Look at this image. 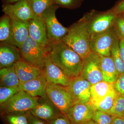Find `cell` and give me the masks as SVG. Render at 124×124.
Wrapping results in <instances>:
<instances>
[{"label": "cell", "mask_w": 124, "mask_h": 124, "mask_svg": "<svg viewBox=\"0 0 124 124\" xmlns=\"http://www.w3.org/2000/svg\"><path fill=\"white\" fill-rule=\"evenodd\" d=\"M50 46L49 55L54 64L72 79L80 75L83 59L79 54L62 41Z\"/></svg>", "instance_id": "6da1fadb"}, {"label": "cell", "mask_w": 124, "mask_h": 124, "mask_svg": "<svg viewBox=\"0 0 124 124\" xmlns=\"http://www.w3.org/2000/svg\"><path fill=\"white\" fill-rule=\"evenodd\" d=\"M68 28V32L62 41L73 49L83 59L91 51L90 35L85 24L80 19Z\"/></svg>", "instance_id": "7a4b0ae2"}, {"label": "cell", "mask_w": 124, "mask_h": 124, "mask_svg": "<svg viewBox=\"0 0 124 124\" xmlns=\"http://www.w3.org/2000/svg\"><path fill=\"white\" fill-rule=\"evenodd\" d=\"M117 15L111 9L105 11L93 10L81 19L90 36L105 31L113 27Z\"/></svg>", "instance_id": "3957f363"}, {"label": "cell", "mask_w": 124, "mask_h": 124, "mask_svg": "<svg viewBox=\"0 0 124 124\" xmlns=\"http://www.w3.org/2000/svg\"><path fill=\"white\" fill-rule=\"evenodd\" d=\"M39 99L38 97H32L20 90L0 104L1 113L4 116L14 112L31 111L38 105Z\"/></svg>", "instance_id": "277c9868"}, {"label": "cell", "mask_w": 124, "mask_h": 124, "mask_svg": "<svg viewBox=\"0 0 124 124\" xmlns=\"http://www.w3.org/2000/svg\"><path fill=\"white\" fill-rule=\"evenodd\" d=\"M19 49L22 59L43 70L45 59L48 55L50 46H41L29 36Z\"/></svg>", "instance_id": "5b68a950"}, {"label": "cell", "mask_w": 124, "mask_h": 124, "mask_svg": "<svg viewBox=\"0 0 124 124\" xmlns=\"http://www.w3.org/2000/svg\"><path fill=\"white\" fill-rule=\"evenodd\" d=\"M59 8L54 4L46 9L41 15L50 45L62 41L68 32V28L63 26L56 18L55 12Z\"/></svg>", "instance_id": "8992f818"}, {"label": "cell", "mask_w": 124, "mask_h": 124, "mask_svg": "<svg viewBox=\"0 0 124 124\" xmlns=\"http://www.w3.org/2000/svg\"><path fill=\"white\" fill-rule=\"evenodd\" d=\"M46 96L60 113L67 115L74 104L72 97L67 87L48 83Z\"/></svg>", "instance_id": "52a82bcc"}, {"label": "cell", "mask_w": 124, "mask_h": 124, "mask_svg": "<svg viewBox=\"0 0 124 124\" xmlns=\"http://www.w3.org/2000/svg\"><path fill=\"white\" fill-rule=\"evenodd\" d=\"M80 76L88 80L91 85L103 81L99 55L91 51L83 59Z\"/></svg>", "instance_id": "ba28073f"}, {"label": "cell", "mask_w": 124, "mask_h": 124, "mask_svg": "<svg viewBox=\"0 0 124 124\" xmlns=\"http://www.w3.org/2000/svg\"><path fill=\"white\" fill-rule=\"evenodd\" d=\"M116 36L113 27L105 31L90 36L91 51L99 55L110 57L111 48Z\"/></svg>", "instance_id": "9c48e42d"}, {"label": "cell", "mask_w": 124, "mask_h": 124, "mask_svg": "<svg viewBox=\"0 0 124 124\" xmlns=\"http://www.w3.org/2000/svg\"><path fill=\"white\" fill-rule=\"evenodd\" d=\"M91 86V84L81 76L72 79L67 88L72 97L74 104L89 102Z\"/></svg>", "instance_id": "30bf717a"}, {"label": "cell", "mask_w": 124, "mask_h": 124, "mask_svg": "<svg viewBox=\"0 0 124 124\" xmlns=\"http://www.w3.org/2000/svg\"><path fill=\"white\" fill-rule=\"evenodd\" d=\"M43 71L48 83L67 87L73 79L51 61L49 54L45 59Z\"/></svg>", "instance_id": "8fae6325"}, {"label": "cell", "mask_w": 124, "mask_h": 124, "mask_svg": "<svg viewBox=\"0 0 124 124\" xmlns=\"http://www.w3.org/2000/svg\"><path fill=\"white\" fill-rule=\"evenodd\" d=\"M2 11L12 20L28 22L35 17L27 0H19L13 4H2Z\"/></svg>", "instance_id": "7c38bea8"}, {"label": "cell", "mask_w": 124, "mask_h": 124, "mask_svg": "<svg viewBox=\"0 0 124 124\" xmlns=\"http://www.w3.org/2000/svg\"><path fill=\"white\" fill-rule=\"evenodd\" d=\"M28 23L29 36L41 46H49L50 45L42 16H35Z\"/></svg>", "instance_id": "4fadbf2b"}, {"label": "cell", "mask_w": 124, "mask_h": 124, "mask_svg": "<svg viewBox=\"0 0 124 124\" xmlns=\"http://www.w3.org/2000/svg\"><path fill=\"white\" fill-rule=\"evenodd\" d=\"M95 111L89 103H76L70 108L66 115L72 124H83L92 119Z\"/></svg>", "instance_id": "5bb4252c"}, {"label": "cell", "mask_w": 124, "mask_h": 124, "mask_svg": "<svg viewBox=\"0 0 124 124\" xmlns=\"http://www.w3.org/2000/svg\"><path fill=\"white\" fill-rule=\"evenodd\" d=\"M11 20V34L7 43L20 48L29 36L28 22Z\"/></svg>", "instance_id": "9a60e30c"}, {"label": "cell", "mask_w": 124, "mask_h": 124, "mask_svg": "<svg viewBox=\"0 0 124 124\" xmlns=\"http://www.w3.org/2000/svg\"><path fill=\"white\" fill-rule=\"evenodd\" d=\"M40 99L38 105L29 111L35 117L48 122L61 113L47 97Z\"/></svg>", "instance_id": "2e32d148"}, {"label": "cell", "mask_w": 124, "mask_h": 124, "mask_svg": "<svg viewBox=\"0 0 124 124\" xmlns=\"http://www.w3.org/2000/svg\"><path fill=\"white\" fill-rule=\"evenodd\" d=\"M19 49L7 42L0 43V68L11 67L22 60Z\"/></svg>", "instance_id": "e0dca14e"}, {"label": "cell", "mask_w": 124, "mask_h": 124, "mask_svg": "<svg viewBox=\"0 0 124 124\" xmlns=\"http://www.w3.org/2000/svg\"><path fill=\"white\" fill-rule=\"evenodd\" d=\"M47 84L43 74L36 79L21 83L19 86L21 90L32 97L45 98Z\"/></svg>", "instance_id": "ac0fdd59"}, {"label": "cell", "mask_w": 124, "mask_h": 124, "mask_svg": "<svg viewBox=\"0 0 124 124\" xmlns=\"http://www.w3.org/2000/svg\"><path fill=\"white\" fill-rule=\"evenodd\" d=\"M15 66L20 84L36 79L44 74L42 70L23 59L17 62Z\"/></svg>", "instance_id": "d6986e66"}, {"label": "cell", "mask_w": 124, "mask_h": 124, "mask_svg": "<svg viewBox=\"0 0 124 124\" xmlns=\"http://www.w3.org/2000/svg\"><path fill=\"white\" fill-rule=\"evenodd\" d=\"M99 56L103 81L115 83L119 75L113 59L111 56Z\"/></svg>", "instance_id": "ffe728a7"}, {"label": "cell", "mask_w": 124, "mask_h": 124, "mask_svg": "<svg viewBox=\"0 0 124 124\" xmlns=\"http://www.w3.org/2000/svg\"><path fill=\"white\" fill-rule=\"evenodd\" d=\"M114 83L102 81L91 85V98L89 104H91L99 101L115 89Z\"/></svg>", "instance_id": "44dd1931"}, {"label": "cell", "mask_w": 124, "mask_h": 124, "mask_svg": "<svg viewBox=\"0 0 124 124\" xmlns=\"http://www.w3.org/2000/svg\"><path fill=\"white\" fill-rule=\"evenodd\" d=\"M0 86H19L20 82L14 65L0 69Z\"/></svg>", "instance_id": "7402d4cb"}, {"label": "cell", "mask_w": 124, "mask_h": 124, "mask_svg": "<svg viewBox=\"0 0 124 124\" xmlns=\"http://www.w3.org/2000/svg\"><path fill=\"white\" fill-rule=\"evenodd\" d=\"M117 93V92L115 89L101 100L91 105L95 111H102L108 113L113 106Z\"/></svg>", "instance_id": "603a6c76"}, {"label": "cell", "mask_w": 124, "mask_h": 124, "mask_svg": "<svg viewBox=\"0 0 124 124\" xmlns=\"http://www.w3.org/2000/svg\"><path fill=\"white\" fill-rule=\"evenodd\" d=\"M111 57L113 59L119 75L124 73V62L120 52L119 39L116 36L111 50Z\"/></svg>", "instance_id": "cb8c5ba5"}, {"label": "cell", "mask_w": 124, "mask_h": 124, "mask_svg": "<svg viewBox=\"0 0 124 124\" xmlns=\"http://www.w3.org/2000/svg\"><path fill=\"white\" fill-rule=\"evenodd\" d=\"M35 16H41L46 10L54 4V0H27Z\"/></svg>", "instance_id": "d4e9b609"}, {"label": "cell", "mask_w": 124, "mask_h": 124, "mask_svg": "<svg viewBox=\"0 0 124 124\" xmlns=\"http://www.w3.org/2000/svg\"><path fill=\"white\" fill-rule=\"evenodd\" d=\"M11 30V20L9 16L4 14L0 19V41L7 42L9 39Z\"/></svg>", "instance_id": "484cf974"}, {"label": "cell", "mask_w": 124, "mask_h": 124, "mask_svg": "<svg viewBox=\"0 0 124 124\" xmlns=\"http://www.w3.org/2000/svg\"><path fill=\"white\" fill-rule=\"evenodd\" d=\"M107 113L113 118L120 117L124 118V95L117 92L113 106Z\"/></svg>", "instance_id": "4316f807"}, {"label": "cell", "mask_w": 124, "mask_h": 124, "mask_svg": "<svg viewBox=\"0 0 124 124\" xmlns=\"http://www.w3.org/2000/svg\"><path fill=\"white\" fill-rule=\"evenodd\" d=\"M4 116L8 124H29L26 112H14Z\"/></svg>", "instance_id": "83f0119b"}, {"label": "cell", "mask_w": 124, "mask_h": 124, "mask_svg": "<svg viewBox=\"0 0 124 124\" xmlns=\"http://www.w3.org/2000/svg\"><path fill=\"white\" fill-rule=\"evenodd\" d=\"M21 90L19 86H0V104H2Z\"/></svg>", "instance_id": "f1b7e54d"}, {"label": "cell", "mask_w": 124, "mask_h": 124, "mask_svg": "<svg viewBox=\"0 0 124 124\" xmlns=\"http://www.w3.org/2000/svg\"><path fill=\"white\" fill-rule=\"evenodd\" d=\"M113 119V117L112 116L106 112L95 110L91 120L98 124H112Z\"/></svg>", "instance_id": "f546056e"}, {"label": "cell", "mask_w": 124, "mask_h": 124, "mask_svg": "<svg viewBox=\"0 0 124 124\" xmlns=\"http://www.w3.org/2000/svg\"><path fill=\"white\" fill-rule=\"evenodd\" d=\"M84 0H54V4L60 8L75 9L81 7Z\"/></svg>", "instance_id": "4dcf8cb0"}, {"label": "cell", "mask_w": 124, "mask_h": 124, "mask_svg": "<svg viewBox=\"0 0 124 124\" xmlns=\"http://www.w3.org/2000/svg\"><path fill=\"white\" fill-rule=\"evenodd\" d=\"M113 28L119 39L124 40V16L117 15Z\"/></svg>", "instance_id": "1f68e13d"}, {"label": "cell", "mask_w": 124, "mask_h": 124, "mask_svg": "<svg viewBox=\"0 0 124 124\" xmlns=\"http://www.w3.org/2000/svg\"><path fill=\"white\" fill-rule=\"evenodd\" d=\"M47 123L48 124H72L67 116L62 113H59Z\"/></svg>", "instance_id": "d6a6232c"}, {"label": "cell", "mask_w": 124, "mask_h": 124, "mask_svg": "<svg viewBox=\"0 0 124 124\" xmlns=\"http://www.w3.org/2000/svg\"><path fill=\"white\" fill-rule=\"evenodd\" d=\"M114 87L116 92L124 95V73L119 76L114 83Z\"/></svg>", "instance_id": "836d02e7"}, {"label": "cell", "mask_w": 124, "mask_h": 124, "mask_svg": "<svg viewBox=\"0 0 124 124\" xmlns=\"http://www.w3.org/2000/svg\"><path fill=\"white\" fill-rule=\"evenodd\" d=\"M111 9L117 15H124V0H120Z\"/></svg>", "instance_id": "e575fe53"}, {"label": "cell", "mask_w": 124, "mask_h": 124, "mask_svg": "<svg viewBox=\"0 0 124 124\" xmlns=\"http://www.w3.org/2000/svg\"><path fill=\"white\" fill-rule=\"evenodd\" d=\"M26 113L28 117L29 124H48L47 122L32 115L30 111H27Z\"/></svg>", "instance_id": "d590c367"}, {"label": "cell", "mask_w": 124, "mask_h": 124, "mask_svg": "<svg viewBox=\"0 0 124 124\" xmlns=\"http://www.w3.org/2000/svg\"><path fill=\"white\" fill-rule=\"evenodd\" d=\"M120 52L121 56L124 62V40H119Z\"/></svg>", "instance_id": "8d00e7d4"}, {"label": "cell", "mask_w": 124, "mask_h": 124, "mask_svg": "<svg viewBox=\"0 0 124 124\" xmlns=\"http://www.w3.org/2000/svg\"><path fill=\"white\" fill-rule=\"evenodd\" d=\"M112 124H124V119L120 117L113 118Z\"/></svg>", "instance_id": "74e56055"}, {"label": "cell", "mask_w": 124, "mask_h": 124, "mask_svg": "<svg viewBox=\"0 0 124 124\" xmlns=\"http://www.w3.org/2000/svg\"><path fill=\"white\" fill-rule=\"evenodd\" d=\"M19 0H1L2 4H13L17 1H18Z\"/></svg>", "instance_id": "f35d334b"}, {"label": "cell", "mask_w": 124, "mask_h": 124, "mask_svg": "<svg viewBox=\"0 0 124 124\" xmlns=\"http://www.w3.org/2000/svg\"><path fill=\"white\" fill-rule=\"evenodd\" d=\"M98 124L97 123H96L95 121H93V120H91L87 121L84 124Z\"/></svg>", "instance_id": "ab89813d"}, {"label": "cell", "mask_w": 124, "mask_h": 124, "mask_svg": "<svg viewBox=\"0 0 124 124\" xmlns=\"http://www.w3.org/2000/svg\"></svg>", "instance_id": "60d3db41"}, {"label": "cell", "mask_w": 124, "mask_h": 124, "mask_svg": "<svg viewBox=\"0 0 124 124\" xmlns=\"http://www.w3.org/2000/svg\"></svg>", "instance_id": "b9f144b4"}]
</instances>
